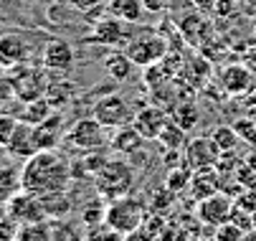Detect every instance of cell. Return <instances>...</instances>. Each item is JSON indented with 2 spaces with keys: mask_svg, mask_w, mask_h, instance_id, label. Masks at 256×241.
Returning <instances> with one entry per match:
<instances>
[{
  "mask_svg": "<svg viewBox=\"0 0 256 241\" xmlns=\"http://www.w3.org/2000/svg\"><path fill=\"white\" fill-rule=\"evenodd\" d=\"M71 165L56 150H41L26 160L20 170V188L36 196L61 193L71 183Z\"/></svg>",
  "mask_w": 256,
  "mask_h": 241,
  "instance_id": "1",
  "label": "cell"
},
{
  "mask_svg": "<svg viewBox=\"0 0 256 241\" xmlns=\"http://www.w3.org/2000/svg\"><path fill=\"white\" fill-rule=\"evenodd\" d=\"M134 168L127 162V160H106L104 168L94 176V183H96V193L106 200H117V198H124L132 193L134 188Z\"/></svg>",
  "mask_w": 256,
  "mask_h": 241,
  "instance_id": "2",
  "label": "cell"
},
{
  "mask_svg": "<svg viewBox=\"0 0 256 241\" xmlns=\"http://www.w3.org/2000/svg\"><path fill=\"white\" fill-rule=\"evenodd\" d=\"M144 221H148L144 203L140 198H132V196L109 200L106 211H104V224L120 236H127V234L137 231L140 226H144Z\"/></svg>",
  "mask_w": 256,
  "mask_h": 241,
  "instance_id": "3",
  "label": "cell"
},
{
  "mask_svg": "<svg viewBox=\"0 0 256 241\" xmlns=\"http://www.w3.org/2000/svg\"><path fill=\"white\" fill-rule=\"evenodd\" d=\"M8 76L13 82L16 89V99L20 102H33V99H41L48 94V68H38V66H30V64H20L16 68H8Z\"/></svg>",
  "mask_w": 256,
  "mask_h": 241,
  "instance_id": "4",
  "label": "cell"
},
{
  "mask_svg": "<svg viewBox=\"0 0 256 241\" xmlns=\"http://www.w3.org/2000/svg\"><path fill=\"white\" fill-rule=\"evenodd\" d=\"M124 54L132 58L134 66L148 68V66L160 64V61L170 54V48H168V41L160 36V33H155V30L148 28V33L132 36V41L124 46Z\"/></svg>",
  "mask_w": 256,
  "mask_h": 241,
  "instance_id": "5",
  "label": "cell"
},
{
  "mask_svg": "<svg viewBox=\"0 0 256 241\" xmlns=\"http://www.w3.org/2000/svg\"><path fill=\"white\" fill-rule=\"evenodd\" d=\"M134 114H137V110L122 94H104L102 99H96V104L92 107V117H96L106 130H117V127L132 124Z\"/></svg>",
  "mask_w": 256,
  "mask_h": 241,
  "instance_id": "6",
  "label": "cell"
},
{
  "mask_svg": "<svg viewBox=\"0 0 256 241\" xmlns=\"http://www.w3.org/2000/svg\"><path fill=\"white\" fill-rule=\"evenodd\" d=\"M66 145L76 148L82 152H89V150H99V148H106L109 145V137H106V127L96 120V117H89V120H79L71 124V130L66 132Z\"/></svg>",
  "mask_w": 256,
  "mask_h": 241,
  "instance_id": "7",
  "label": "cell"
},
{
  "mask_svg": "<svg viewBox=\"0 0 256 241\" xmlns=\"http://www.w3.org/2000/svg\"><path fill=\"white\" fill-rule=\"evenodd\" d=\"M196 216H198L203 224L213 226V228L224 226V224H228L231 216H234V198H231L228 193L216 190V193H210V196H206V198L198 200Z\"/></svg>",
  "mask_w": 256,
  "mask_h": 241,
  "instance_id": "8",
  "label": "cell"
},
{
  "mask_svg": "<svg viewBox=\"0 0 256 241\" xmlns=\"http://www.w3.org/2000/svg\"><path fill=\"white\" fill-rule=\"evenodd\" d=\"M221 150L213 142V137H193L188 140L186 150H182V162H186L190 170H203V168H213L218 160H221Z\"/></svg>",
  "mask_w": 256,
  "mask_h": 241,
  "instance_id": "9",
  "label": "cell"
},
{
  "mask_svg": "<svg viewBox=\"0 0 256 241\" xmlns=\"http://www.w3.org/2000/svg\"><path fill=\"white\" fill-rule=\"evenodd\" d=\"M33 54L30 41L18 30H6L0 33V64L3 68H16L20 64H28Z\"/></svg>",
  "mask_w": 256,
  "mask_h": 241,
  "instance_id": "10",
  "label": "cell"
},
{
  "mask_svg": "<svg viewBox=\"0 0 256 241\" xmlns=\"http://www.w3.org/2000/svg\"><path fill=\"white\" fill-rule=\"evenodd\" d=\"M89 41L112 46V48H124L132 41V33L127 30V20L124 18L109 16V18H104V20H99L94 26V33L89 36Z\"/></svg>",
  "mask_w": 256,
  "mask_h": 241,
  "instance_id": "11",
  "label": "cell"
},
{
  "mask_svg": "<svg viewBox=\"0 0 256 241\" xmlns=\"http://www.w3.org/2000/svg\"><path fill=\"white\" fill-rule=\"evenodd\" d=\"M8 211H10V218L20 226L26 224H38L46 218V208H44V200L41 196H36V193H18L10 198V206H8Z\"/></svg>",
  "mask_w": 256,
  "mask_h": 241,
  "instance_id": "12",
  "label": "cell"
},
{
  "mask_svg": "<svg viewBox=\"0 0 256 241\" xmlns=\"http://www.w3.org/2000/svg\"><path fill=\"white\" fill-rule=\"evenodd\" d=\"M168 122H170V112L158 107V104H148V107L137 110V114L132 120V124L137 127V132L144 140H158Z\"/></svg>",
  "mask_w": 256,
  "mask_h": 241,
  "instance_id": "13",
  "label": "cell"
},
{
  "mask_svg": "<svg viewBox=\"0 0 256 241\" xmlns=\"http://www.w3.org/2000/svg\"><path fill=\"white\" fill-rule=\"evenodd\" d=\"M74 48H71V44L61 41V38H54L44 46V54H41V64L44 68H48L51 74H66L74 68Z\"/></svg>",
  "mask_w": 256,
  "mask_h": 241,
  "instance_id": "14",
  "label": "cell"
},
{
  "mask_svg": "<svg viewBox=\"0 0 256 241\" xmlns=\"http://www.w3.org/2000/svg\"><path fill=\"white\" fill-rule=\"evenodd\" d=\"M6 150H8L13 158H20V160H28V158H33L36 152H41V150H38V142H36V127L20 120Z\"/></svg>",
  "mask_w": 256,
  "mask_h": 241,
  "instance_id": "15",
  "label": "cell"
},
{
  "mask_svg": "<svg viewBox=\"0 0 256 241\" xmlns=\"http://www.w3.org/2000/svg\"><path fill=\"white\" fill-rule=\"evenodd\" d=\"M221 84L226 89V94H248L251 86H254V72L246 66V64H231L224 68V74H221Z\"/></svg>",
  "mask_w": 256,
  "mask_h": 241,
  "instance_id": "16",
  "label": "cell"
},
{
  "mask_svg": "<svg viewBox=\"0 0 256 241\" xmlns=\"http://www.w3.org/2000/svg\"><path fill=\"white\" fill-rule=\"evenodd\" d=\"M36 127V142H38V150H56L58 148V142H61V130H64V124H61V117L54 112L48 120H44L41 124H33Z\"/></svg>",
  "mask_w": 256,
  "mask_h": 241,
  "instance_id": "17",
  "label": "cell"
},
{
  "mask_svg": "<svg viewBox=\"0 0 256 241\" xmlns=\"http://www.w3.org/2000/svg\"><path fill=\"white\" fill-rule=\"evenodd\" d=\"M142 142H148L144 137L137 132L134 124H124V127H117V132L109 137V145H112L114 152H124V155H132V152H140Z\"/></svg>",
  "mask_w": 256,
  "mask_h": 241,
  "instance_id": "18",
  "label": "cell"
},
{
  "mask_svg": "<svg viewBox=\"0 0 256 241\" xmlns=\"http://www.w3.org/2000/svg\"><path fill=\"white\" fill-rule=\"evenodd\" d=\"M56 112V107L48 102V96L41 99H33V102H20V114L18 120L28 122V124H41L44 120H48Z\"/></svg>",
  "mask_w": 256,
  "mask_h": 241,
  "instance_id": "19",
  "label": "cell"
},
{
  "mask_svg": "<svg viewBox=\"0 0 256 241\" xmlns=\"http://www.w3.org/2000/svg\"><path fill=\"white\" fill-rule=\"evenodd\" d=\"M132 68H134V64L124 51H112L104 56V72L114 82H127L132 76Z\"/></svg>",
  "mask_w": 256,
  "mask_h": 241,
  "instance_id": "20",
  "label": "cell"
},
{
  "mask_svg": "<svg viewBox=\"0 0 256 241\" xmlns=\"http://www.w3.org/2000/svg\"><path fill=\"white\" fill-rule=\"evenodd\" d=\"M158 142H162L165 145V150L168 152H178V150H186V145H188V140H186V130H182L178 122H168L165 124V130H162V134L158 137Z\"/></svg>",
  "mask_w": 256,
  "mask_h": 241,
  "instance_id": "21",
  "label": "cell"
},
{
  "mask_svg": "<svg viewBox=\"0 0 256 241\" xmlns=\"http://www.w3.org/2000/svg\"><path fill=\"white\" fill-rule=\"evenodd\" d=\"M170 112V120L172 122H178L186 132H190L196 124H198V120H200V114H198V107L193 104V102H182V104H175L172 110H168Z\"/></svg>",
  "mask_w": 256,
  "mask_h": 241,
  "instance_id": "22",
  "label": "cell"
},
{
  "mask_svg": "<svg viewBox=\"0 0 256 241\" xmlns=\"http://www.w3.org/2000/svg\"><path fill=\"white\" fill-rule=\"evenodd\" d=\"M210 137H213V142L218 145V150H221V152H234L238 148V142H241V137H238V132H236L234 124H218L210 132Z\"/></svg>",
  "mask_w": 256,
  "mask_h": 241,
  "instance_id": "23",
  "label": "cell"
},
{
  "mask_svg": "<svg viewBox=\"0 0 256 241\" xmlns=\"http://www.w3.org/2000/svg\"><path fill=\"white\" fill-rule=\"evenodd\" d=\"M142 10H148L142 0H114L112 3V13L124 18L127 23H137L142 18Z\"/></svg>",
  "mask_w": 256,
  "mask_h": 241,
  "instance_id": "24",
  "label": "cell"
},
{
  "mask_svg": "<svg viewBox=\"0 0 256 241\" xmlns=\"http://www.w3.org/2000/svg\"><path fill=\"white\" fill-rule=\"evenodd\" d=\"M41 200H44L46 216H66V214H68V208H71V200L66 198V190L41 196Z\"/></svg>",
  "mask_w": 256,
  "mask_h": 241,
  "instance_id": "25",
  "label": "cell"
},
{
  "mask_svg": "<svg viewBox=\"0 0 256 241\" xmlns=\"http://www.w3.org/2000/svg\"><path fill=\"white\" fill-rule=\"evenodd\" d=\"M16 241H51V228L38 221V224H26L20 231H18V238Z\"/></svg>",
  "mask_w": 256,
  "mask_h": 241,
  "instance_id": "26",
  "label": "cell"
},
{
  "mask_svg": "<svg viewBox=\"0 0 256 241\" xmlns=\"http://www.w3.org/2000/svg\"><path fill=\"white\" fill-rule=\"evenodd\" d=\"M18 122H20V120H18L16 114L0 112V148H8V142H10V137H13Z\"/></svg>",
  "mask_w": 256,
  "mask_h": 241,
  "instance_id": "27",
  "label": "cell"
},
{
  "mask_svg": "<svg viewBox=\"0 0 256 241\" xmlns=\"http://www.w3.org/2000/svg\"><path fill=\"white\" fill-rule=\"evenodd\" d=\"M236 132H238V137L241 140H246V142H251V145H256V120L254 117H241V120H236Z\"/></svg>",
  "mask_w": 256,
  "mask_h": 241,
  "instance_id": "28",
  "label": "cell"
},
{
  "mask_svg": "<svg viewBox=\"0 0 256 241\" xmlns=\"http://www.w3.org/2000/svg\"><path fill=\"white\" fill-rule=\"evenodd\" d=\"M246 234H248V231L241 228V226H236L234 221H228V224H224V226L216 228V236L221 238V241H244Z\"/></svg>",
  "mask_w": 256,
  "mask_h": 241,
  "instance_id": "29",
  "label": "cell"
},
{
  "mask_svg": "<svg viewBox=\"0 0 256 241\" xmlns=\"http://www.w3.org/2000/svg\"><path fill=\"white\" fill-rule=\"evenodd\" d=\"M122 241H162V236L158 231H152L150 226H140L137 231L122 236Z\"/></svg>",
  "mask_w": 256,
  "mask_h": 241,
  "instance_id": "30",
  "label": "cell"
},
{
  "mask_svg": "<svg viewBox=\"0 0 256 241\" xmlns=\"http://www.w3.org/2000/svg\"><path fill=\"white\" fill-rule=\"evenodd\" d=\"M13 96H16V89H13L10 76L8 74H0V110H3Z\"/></svg>",
  "mask_w": 256,
  "mask_h": 241,
  "instance_id": "31",
  "label": "cell"
},
{
  "mask_svg": "<svg viewBox=\"0 0 256 241\" xmlns=\"http://www.w3.org/2000/svg\"><path fill=\"white\" fill-rule=\"evenodd\" d=\"M18 238V226L13 218L0 221V241H16Z\"/></svg>",
  "mask_w": 256,
  "mask_h": 241,
  "instance_id": "32",
  "label": "cell"
},
{
  "mask_svg": "<svg viewBox=\"0 0 256 241\" xmlns=\"http://www.w3.org/2000/svg\"><path fill=\"white\" fill-rule=\"evenodd\" d=\"M142 3H144V8H148V10L160 13V10H165L170 6V0H142Z\"/></svg>",
  "mask_w": 256,
  "mask_h": 241,
  "instance_id": "33",
  "label": "cell"
},
{
  "mask_svg": "<svg viewBox=\"0 0 256 241\" xmlns=\"http://www.w3.org/2000/svg\"><path fill=\"white\" fill-rule=\"evenodd\" d=\"M244 64H246V66L251 68V72L256 74V44H254V46H251V48L244 54Z\"/></svg>",
  "mask_w": 256,
  "mask_h": 241,
  "instance_id": "34",
  "label": "cell"
},
{
  "mask_svg": "<svg viewBox=\"0 0 256 241\" xmlns=\"http://www.w3.org/2000/svg\"><path fill=\"white\" fill-rule=\"evenodd\" d=\"M251 221H254V231H256V211L251 214Z\"/></svg>",
  "mask_w": 256,
  "mask_h": 241,
  "instance_id": "35",
  "label": "cell"
},
{
  "mask_svg": "<svg viewBox=\"0 0 256 241\" xmlns=\"http://www.w3.org/2000/svg\"><path fill=\"white\" fill-rule=\"evenodd\" d=\"M210 241H221V238H218V236H213V238H210Z\"/></svg>",
  "mask_w": 256,
  "mask_h": 241,
  "instance_id": "36",
  "label": "cell"
},
{
  "mask_svg": "<svg viewBox=\"0 0 256 241\" xmlns=\"http://www.w3.org/2000/svg\"><path fill=\"white\" fill-rule=\"evenodd\" d=\"M0 74H3V64H0Z\"/></svg>",
  "mask_w": 256,
  "mask_h": 241,
  "instance_id": "37",
  "label": "cell"
},
{
  "mask_svg": "<svg viewBox=\"0 0 256 241\" xmlns=\"http://www.w3.org/2000/svg\"><path fill=\"white\" fill-rule=\"evenodd\" d=\"M251 3H256V0H251Z\"/></svg>",
  "mask_w": 256,
  "mask_h": 241,
  "instance_id": "38",
  "label": "cell"
}]
</instances>
